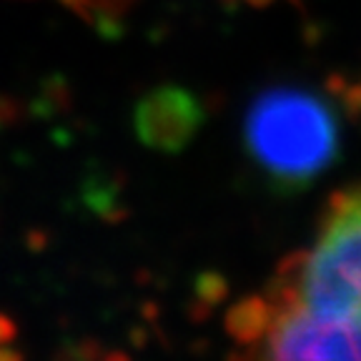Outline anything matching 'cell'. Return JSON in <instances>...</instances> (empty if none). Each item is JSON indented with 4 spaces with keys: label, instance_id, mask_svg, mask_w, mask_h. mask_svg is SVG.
Here are the masks:
<instances>
[{
    "label": "cell",
    "instance_id": "cell-3",
    "mask_svg": "<svg viewBox=\"0 0 361 361\" xmlns=\"http://www.w3.org/2000/svg\"><path fill=\"white\" fill-rule=\"evenodd\" d=\"M231 329L251 354L264 359L361 361V319L319 314L266 288L238 306Z\"/></svg>",
    "mask_w": 361,
    "mask_h": 361
},
{
    "label": "cell",
    "instance_id": "cell-2",
    "mask_svg": "<svg viewBox=\"0 0 361 361\" xmlns=\"http://www.w3.org/2000/svg\"><path fill=\"white\" fill-rule=\"evenodd\" d=\"M246 143L271 180L301 186L329 169L338 153V121L319 96L274 88L251 106Z\"/></svg>",
    "mask_w": 361,
    "mask_h": 361
},
{
    "label": "cell",
    "instance_id": "cell-1",
    "mask_svg": "<svg viewBox=\"0 0 361 361\" xmlns=\"http://www.w3.org/2000/svg\"><path fill=\"white\" fill-rule=\"evenodd\" d=\"M266 291L319 314L361 319V180L329 198L309 246L279 266Z\"/></svg>",
    "mask_w": 361,
    "mask_h": 361
}]
</instances>
